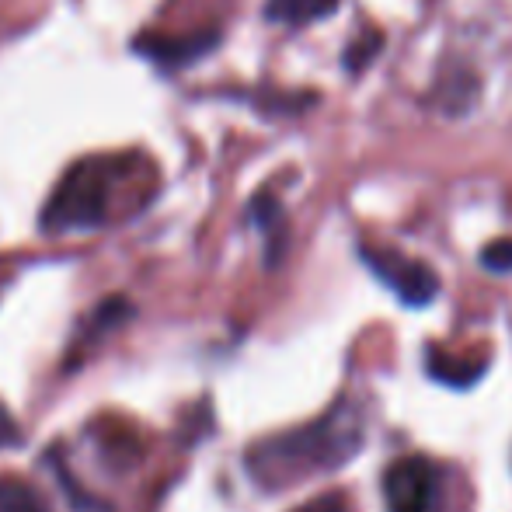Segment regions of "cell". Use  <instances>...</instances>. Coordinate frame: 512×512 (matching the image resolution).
I'll list each match as a JSON object with an SVG mask.
<instances>
[{
  "label": "cell",
  "instance_id": "obj_4",
  "mask_svg": "<svg viewBox=\"0 0 512 512\" xmlns=\"http://www.w3.org/2000/svg\"><path fill=\"white\" fill-rule=\"evenodd\" d=\"M384 499L391 512H439V478L425 457H401L384 474Z\"/></svg>",
  "mask_w": 512,
  "mask_h": 512
},
{
  "label": "cell",
  "instance_id": "obj_13",
  "mask_svg": "<svg viewBox=\"0 0 512 512\" xmlns=\"http://www.w3.org/2000/svg\"><path fill=\"white\" fill-rule=\"evenodd\" d=\"M18 439H21L18 422H14L11 411L0 405V450H4V446H18Z\"/></svg>",
  "mask_w": 512,
  "mask_h": 512
},
{
  "label": "cell",
  "instance_id": "obj_1",
  "mask_svg": "<svg viewBox=\"0 0 512 512\" xmlns=\"http://www.w3.org/2000/svg\"><path fill=\"white\" fill-rule=\"evenodd\" d=\"M363 450V418L356 405H338L328 415L300 425V429L279 432L244 453L251 481L265 492L304 485L317 474L338 471Z\"/></svg>",
  "mask_w": 512,
  "mask_h": 512
},
{
  "label": "cell",
  "instance_id": "obj_6",
  "mask_svg": "<svg viewBox=\"0 0 512 512\" xmlns=\"http://www.w3.org/2000/svg\"><path fill=\"white\" fill-rule=\"evenodd\" d=\"M338 11V0H269L265 18L286 28H304L321 18H331Z\"/></svg>",
  "mask_w": 512,
  "mask_h": 512
},
{
  "label": "cell",
  "instance_id": "obj_11",
  "mask_svg": "<svg viewBox=\"0 0 512 512\" xmlns=\"http://www.w3.org/2000/svg\"><path fill=\"white\" fill-rule=\"evenodd\" d=\"M481 265L488 272H512V237H502V241L488 244L481 251Z\"/></svg>",
  "mask_w": 512,
  "mask_h": 512
},
{
  "label": "cell",
  "instance_id": "obj_3",
  "mask_svg": "<svg viewBox=\"0 0 512 512\" xmlns=\"http://www.w3.org/2000/svg\"><path fill=\"white\" fill-rule=\"evenodd\" d=\"M359 255H363L366 269H370L373 276H377L405 307H425V304L436 300L439 276L425 262L408 258V255L391 251V248H370V244H363Z\"/></svg>",
  "mask_w": 512,
  "mask_h": 512
},
{
  "label": "cell",
  "instance_id": "obj_5",
  "mask_svg": "<svg viewBox=\"0 0 512 512\" xmlns=\"http://www.w3.org/2000/svg\"><path fill=\"white\" fill-rule=\"evenodd\" d=\"M220 46V32L206 28V32H189V35H143L133 42V49L150 60L161 70H185L196 60H203L209 49Z\"/></svg>",
  "mask_w": 512,
  "mask_h": 512
},
{
  "label": "cell",
  "instance_id": "obj_8",
  "mask_svg": "<svg viewBox=\"0 0 512 512\" xmlns=\"http://www.w3.org/2000/svg\"><path fill=\"white\" fill-rule=\"evenodd\" d=\"M429 377H436L439 384H450V387H471L474 380L485 373V359H474V363H464V359H450L446 352L429 349Z\"/></svg>",
  "mask_w": 512,
  "mask_h": 512
},
{
  "label": "cell",
  "instance_id": "obj_2",
  "mask_svg": "<svg viewBox=\"0 0 512 512\" xmlns=\"http://www.w3.org/2000/svg\"><path fill=\"white\" fill-rule=\"evenodd\" d=\"M119 157H84L77 161L49 203L42 206V230L46 234H74V230H98L112 216V192L122 178Z\"/></svg>",
  "mask_w": 512,
  "mask_h": 512
},
{
  "label": "cell",
  "instance_id": "obj_9",
  "mask_svg": "<svg viewBox=\"0 0 512 512\" xmlns=\"http://www.w3.org/2000/svg\"><path fill=\"white\" fill-rule=\"evenodd\" d=\"M0 512H53L32 485L18 478H0Z\"/></svg>",
  "mask_w": 512,
  "mask_h": 512
},
{
  "label": "cell",
  "instance_id": "obj_12",
  "mask_svg": "<svg viewBox=\"0 0 512 512\" xmlns=\"http://www.w3.org/2000/svg\"><path fill=\"white\" fill-rule=\"evenodd\" d=\"M293 512H349V502L342 495H317V499L304 502V506Z\"/></svg>",
  "mask_w": 512,
  "mask_h": 512
},
{
  "label": "cell",
  "instance_id": "obj_7",
  "mask_svg": "<svg viewBox=\"0 0 512 512\" xmlns=\"http://www.w3.org/2000/svg\"><path fill=\"white\" fill-rule=\"evenodd\" d=\"M251 223L265 234V251H269V265L279 262V251H283V237H286V213L283 206L272 196H258L251 203Z\"/></svg>",
  "mask_w": 512,
  "mask_h": 512
},
{
  "label": "cell",
  "instance_id": "obj_10",
  "mask_svg": "<svg viewBox=\"0 0 512 512\" xmlns=\"http://www.w3.org/2000/svg\"><path fill=\"white\" fill-rule=\"evenodd\" d=\"M380 49H384V35L380 32L363 35V39L352 42V46L345 49V70H349V74H359L363 67H370V60L380 53Z\"/></svg>",
  "mask_w": 512,
  "mask_h": 512
}]
</instances>
